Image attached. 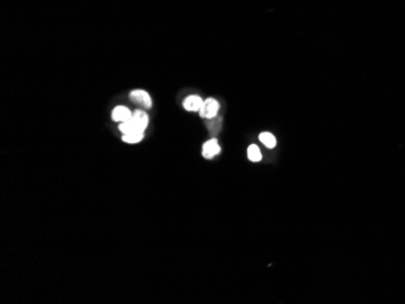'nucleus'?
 I'll use <instances>...</instances> for the list:
<instances>
[{"instance_id": "nucleus-1", "label": "nucleus", "mask_w": 405, "mask_h": 304, "mask_svg": "<svg viewBox=\"0 0 405 304\" xmlns=\"http://www.w3.org/2000/svg\"><path fill=\"white\" fill-rule=\"evenodd\" d=\"M219 109L220 103L215 98H208L202 102L199 114H200L201 118H205V119H214L217 113H219Z\"/></svg>"}, {"instance_id": "nucleus-2", "label": "nucleus", "mask_w": 405, "mask_h": 304, "mask_svg": "<svg viewBox=\"0 0 405 304\" xmlns=\"http://www.w3.org/2000/svg\"><path fill=\"white\" fill-rule=\"evenodd\" d=\"M131 102L136 103L137 106H140L141 108H146L149 109L152 107V98L149 96V93L145 90H134L131 91L130 95Z\"/></svg>"}, {"instance_id": "nucleus-3", "label": "nucleus", "mask_w": 405, "mask_h": 304, "mask_svg": "<svg viewBox=\"0 0 405 304\" xmlns=\"http://www.w3.org/2000/svg\"><path fill=\"white\" fill-rule=\"evenodd\" d=\"M220 152H221V147L215 138H211L202 146V156L205 159H213L214 156L220 154Z\"/></svg>"}, {"instance_id": "nucleus-4", "label": "nucleus", "mask_w": 405, "mask_h": 304, "mask_svg": "<svg viewBox=\"0 0 405 304\" xmlns=\"http://www.w3.org/2000/svg\"><path fill=\"white\" fill-rule=\"evenodd\" d=\"M133 112L130 111L128 107H124V106H118L113 109L112 112V119L114 122L118 123H124L130 120L133 118Z\"/></svg>"}, {"instance_id": "nucleus-5", "label": "nucleus", "mask_w": 405, "mask_h": 304, "mask_svg": "<svg viewBox=\"0 0 405 304\" xmlns=\"http://www.w3.org/2000/svg\"><path fill=\"white\" fill-rule=\"evenodd\" d=\"M119 130L123 135H133V134H145V130L140 128L136 123L134 122L133 118L128 122L120 123Z\"/></svg>"}, {"instance_id": "nucleus-6", "label": "nucleus", "mask_w": 405, "mask_h": 304, "mask_svg": "<svg viewBox=\"0 0 405 304\" xmlns=\"http://www.w3.org/2000/svg\"><path fill=\"white\" fill-rule=\"evenodd\" d=\"M202 99L200 96L198 95H190L184 99L183 107L187 112H199L202 106Z\"/></svg>"}, {"instance_id": "nucleus-7", "label": "nucleus", "mask_w": 405, "mask_h": 304, "mask_svg": "<svg viewBox=\"0 0 405 304\" xmlns=\"http://www.w3.org/2000/svg\"><path fill=\"white\" fill-rule=\"evenodd\" d=\"M133 120L137 124V125L140 126V128H142L146 131L147 126H148V122H149L148 115H147L146 112H143V111L134 112Z\"/></svg>"}, {"instance_id": "nucleus-8", "label": "nucleus", "mask_w": 405, "mask_h": 304, "mask_svg": "<svg viewBox=\"0 0 405 304\" xmlns=\"http://www.w3.org/2000/svg\"><path fill=\"white\" fill-rule=\"evenodd\" d=\"M260 141L262 142L267 148H274L275 144H277V140H275V137L273 136L271 132H262V134H260L259 136Z\"/></svg>"}, {"instance_id": "nucleus-9", "label": "nucleus", "mask_w": 405, "mask_h": 304, "mask_svg": "<svg viewBox=\"0 0 405 304\" xmlns=\"http://www.w3.org/2000/svg\"><path fill=\"white\" fill-rule=\"evenodd\" d=\"M248 158H249V160L252 162L261 161V159H262V154H261V150L259 147L255 146V144H251V146L248 148Z\"/></svg>"}, {"instance_id": "nucleus-10", "label": "nucleus", "mask_w": 405, "mask_h": 304, "mask_svg": "<svg viewBox=\"0 0 405 304\" xmlns=\"http://www.w3.org/2000/svg\"><path fill=\"white\" fill-rule=\"evenodd\" d=\"M143 137H145V134H133V135H123L122 140L123 142L125 143H130V144H134V143H139L141 141L143 140Z\"/></svg>"}]
</instances>
